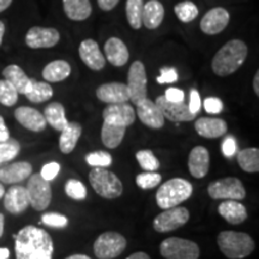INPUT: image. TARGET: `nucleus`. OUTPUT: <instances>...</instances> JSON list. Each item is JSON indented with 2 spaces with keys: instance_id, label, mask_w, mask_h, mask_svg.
Returning <instances> with one entry per match:
<instances>
[{
  "instance_id": "412c9836",
  "label": "nucleus",
  "mask_w": 259,
  "mask_h": 259,
  "mask_svg": "<svg viewBox=\"0 0 259 259\" xmlns=\"http://www.w3.org/2000/svg\"><path fill=\"white\" fill-rule=\"evenodd\" d=\"M29 197L27 189L21 185H14L6 191L4 194V208L10 213H18L24 212L28 209Z\"/></svg>"
},
{
  "instance_id": "bf43d9fd",
  "label": "nucleus",
  "mask_w": 259,
  "mask_h": 259,
  "mask_svg": "<svg viewBox=\"0 0 259 259\" xmlns=\"http://www.w3.org/2000/svg\"><path fill=\"white\" fill-rule=\"evenodd\" d=\"M4 223H5L4 215L0 213V238H2L3 234H4Z\"/></svg>"
},
{
  "instance_id": "9b49d317",
  "label": "nucleus",
  "mask_w": 259,
  "mask_h": 259,
  "mask_svg": "<svg viewBox=\"0 0 259 259\" xmlns=\"http://www.w3.org/2000/svg\"><path fill=\"white\" fill-rule=\"evenodd\" d=\"M190 220V211L183 206L164 210L154 220V229L158 233H168L186 225Z\"/></svg>"
},
{
  "instance_id": "b1692460",
  "label": "nucleus",
  "mask_w": 259,
  "mask_h": 259,
  "mask_svg": "<svg viewBox=\"0 0 259 259\" xmlns=\"http://www.w3.org/2000/svg\"><path fill=\"white\" fill-rule=\"evenodd\" d=\"M194 128L200 137L219 138L226 135L227 122L220 118H199L194 122Z\"/></svg>"
},
{
  "instance_id": "2f4dec72",
  "label": "nucleus",
  "mask_w": 259,
  "mask_h": 259,
  "mask_svg": "<svg viewBox=\"0 0 259 259\" xmlns=\"http://www.w3.org/2000/svg\"><path fill=\"white\" fill-rule=\"evenodd\" d=\"M126 132V127L119 125H113L103 121L101 128V139L105 147L115 149L121 144Z\"/></svg>"
},
{
  "instance_id": "a211bd4d",
  "label": "nucleus",
  "mask_w": 259,
  "mask_h": 259,
  "mask_svg": "<svg viewBox=\"0 0 259 259\" xmlns=\"http://www.w3.org/2000/svg\"><path fill=\"white\" fill-rule=\"evenodd\" d=\"M32 174V166L27 161H18L14 163L3 164L0 167V183L9 185H17Z\"/></svg>"
},
{
  "instance_id": "f03ea898",
  "label": "nucleus",
  "mask_w": 259,
  "mask_h": 259,
  "mask_svg": "<svg viewBox=\"0 0 259 259\" xmlns=\"http://www.w3.org/2000/svg\"><path fill=\"white\" fill-rule=\"evenodd\" d=\"M247 46L244 41L231 40L220 48L211 61L213 73L219 77H226L234 73L242 66L247 58Z\"/></svg>"
},
{
  "instance_id": "5701e85b",
  "label": "nucleus",
  "mask_w": 259,
  "mask_h": 259,
  "mask_svg": "<svg viewBox=\"0 0 259 259\" xmlns=\"http://www.w3.org/2000/svg\"><path fill=\"white\" fill-rule=\"evenodd\" d=\"M105 58L113 66L121 67L128 61L127 46L119 37H109L105 44Z\"/></svg>"
},
{
  "instance_id": "7c9ffc66",
  "label": "nucleus",
  "mask_w": 259,
  "mask_h": 259,
  "mask_svg": "<svg viewBox=\"0 0 259 259\" xmlns=\"http://www.w3.org/2000/svg\"><path fill=\"white\" fill-rule=\"evenodd\" d=\"M44 116L46 119L47 125H50L57 131H63L66 127L67 121L65 108L60 102H52L48 105L44 111Z\"/></svg>"
},
{
  "instance_id": "c756f323",
  "label": "nucleus",
  "mask_w": 259,
  "mask_h": 259,
  "mask_svg": "<svg viewBox=\"0 0 259 259\" xmlns=\"http://www.w3.org/2000/svg\"><path fill=\"white\" fill-rule=\"evenodd\" d=\"M82 136V126L78 122L72 121L67 124L59 137V149L63 154L72 153L76 148L78 139Z\"/></svg>"
},
{
  "instance_id": "6e6552de",
  "label": "nucleus",
  "mask_w": 259,
  "mask_h": 259,
  "mask_svg": "<svg viewBox=\"0 0 259 259\" xmlns=\"http://www.w3.org/2000/svg\"><path fill=\"white\" fill-rule=\"evenodd\" d=\"M29 204L37 211H44L50 206L52 189L50 181L42 179L40 174H31L27 184Z\"/></svg>"
},
{
  "instance_id": "603ef678",
  "label": "nucleus",
  "mask_w": 259,
  "mask_h": 259,
  "mask_svg": "<svg viewBox=\"0 0 259 259\" xmlns=\"http://www.w3.org/2000/svg\"><path fill=\"white\" fill-rule=\"evenodd\" d=\"M10 138L11 137H10V131H9L8 126H6V124H5L4 118L0 115V142H5Z\"/></svg>"
},
{
  "instance_id": "2eb2a0df",
  "label": "nucleus",
  "mask_w": 259,
  "mask_h": 259,
  "mask_svg": "<svg viewBox=\"0 0 259 259\" xmlns=\"http://www.w3.org/2000/svg\"><path fill=\"white\" fill-rule=\"evenodd\" d=\"M229 18L231 16L225 8H213L200 19V30L206 35H218L227 28Z\"/></svg>"
},
{
  "instance_id": "052dcab7",
  "label": "nucleus",
  "mask_w": 259,
  "mask_h": 259,
  "mask_svg": "<svg viewBox=\"0 0 259 259\" xmlns=\"http://www.w3.org/2000/svg\"><path fill=\"white\" fill-rule=\"evenodd\" d=\"M66 259H92V258L85 254H73V255H70V257H67Z\"/></svg>"
},
{
  "instance_id": "3c124183",
  "label": "nucleus",
  "mask_w": 259,
  "mask_h": 259,
  "mask_svg": "<svg viewBox=\"0 0 259 259\" xmlns=\"http://www.w3.org/2000/svg\"><path fill=\"white\" fill-rule=\"evenodd\" d=\"M119 2L120 0H97V5L103 11H111V10H113L118 5Z\"/></svg>"
},
{
  "instance_id": "5fc2aeb1",
  "label": "nucleus",
  "mask_w": 259,
  "mask_h": 259,
  "mask_svg": "<svg viewBox=\"0 0 259 259\" xmlns=\"http://www.w3.org/2000/svg\"><path fill=\"white\" fill-rule=\"evenodd\" d=\"M12 4V0H0V12H4Z\"/></svg>"
},
{
  "instance_id": "e2e57ef3",
  "label": "nucleus",
  "mask_w": 259,
  "mask_h": 259,
  "mask_svg": "<svg viewBox=\"0 0 259 259\" xmlns=\"http://www.w3.org/2000/svg\"><path fill=\"white\" fill-rule=\"evenodd\" d=\"M0 167H2V164H0Z\"/></svg>"
},
{
  "instance_id": "f704fd0d",
  "label": "nucleus",
  "mask_w": 259,
  "mask_h": 259,
  "mask_svg": "<svg viewBox=\"0 0 259 259\" xmlns=\"http://www.w3.org/2000/svg\"><path fill=\"white\" fill-rule=\"evenodd\" d=\"M143 0H126V18L130 27L138 30L142 27V12H143Z\"/></svg>"
},
{
  "instance_id": "bb28decb",
  "label": "nucleus",
  "mask_w": 259,
  "mask_h": 259,
  "mask_svg": "<svg viewBox=\"0 0 259 259\" xmlns=\"http://www.w3.org/2000/svg\"><path fill=\"white\" fill-rule=\"evenodd\" d=\"M219 213L231 225H240L247 219L245 205L236 200H226L219 205Z\"/></svg>"
},
{
  "instance_id": "de8ad7c7",
  "label": "nucleus",
  "mask_w": 259,
  "mask_h": 259,
  "mask_svg": "<svg viewBox=\"0 0 259 259\" xmlns=\"http://www.w3.org/2000/svg\"><path fill=\"white\" fill-rule=\"evenodd\" d=\"M238 151V144L233 136H228L225 138V141L222 142V153L226 157H232L234 156Z\"/></svg>"
},
{
  "instance_id": "49530a36",
  "label": "nucleus",
  "mask_w": 259,
  "mask_h": 259,
  "mask_svg": "<svg viewBox=\"0 0 259 259\" xmlns=\"http://www.w3.org/2000/svg\"><path fill=\"white\" fill-rule=\"evenodd\" d=\"M203 107L209 114H219L223 111V102L219 97H206L203 102Z\"/></svg>"
},
{
  "instance_id": "37998d69",
  "label": "nucleus",
  "mask_w": 259,
  "mask_h": 259,
  "mask_svg": "<svg viewBox=\"0 0 259 259\" xmlns=\"http://www.w3.org/2000/svg\"><path fill=\"white\" fill-rule=\"evenodd\" d=\"M41 222L48 227H53V228H65L69 223V220L66 216L60 215V213L48 212L42 215Z\"/></svg>"
},
{
  "instance_id": "cd10ccee",
  "label": "nucleus",
  "mask_w": 259,
  "mask_h": 259,
  "mask_svg": "<svg viewBox=\"0 0 259 259\" xmlns=\"http://www.w3.org/2000/svg\"><path fill=\"white\" fill-rule=\"evenodd\" d=\"M63 8L67 18L76 22L85 21L93 12L89 0H63Z\"/></svg>"
},
{
  "instance_id": "4be33fe9",
  "label": "nucleus",
  "mask_w": 259,
  "mask_h": 259,
  "mask_svg": "<svg viewBox=\"0 0 259 259\" xmlns=\"http://www.w3.org/2000/svg\"><path fill=\"white\" fill-rule=\"evenodd\" d=\"M210 164V155L208 149L204 147H194L189 156V169L191 176L196 179H202L208 174Z\"/></svg>"
},
{
  "instance_id": "72a5a7b5",
  "label": "nucleus",
  "mask_w": 259,
  "mask_h": 259,
  "mask_svg": "<svg viewBox=\"0 0 259 259\" xmlns=\"http://www.w3.org/2000/svg\"><path fill=\"white\" fill-rule=\"evenodd\" d=\"M238 163L242 170L247 173L259 171V150L257 148H247L238 153Z\"/></svg>"
},
{
  "instance_id": "13d9d810",
  "label": "nucleus",
  "mask_w": 259,
  "mask_h": 259,
  "mask_svg": "<svg viewBox=\"0 0 259 259\" xmlns=\"http://www.w3.org/2000/svg\"><path fill=\"white\" fill-rule=\"evenodd\" d=\"M4 35H5V24H4V22L0 21V46H2V44H3Z\"/></svg>"
},
{
  "instance_id": "0eeeda50",
  "label": "nucleus",
  "mask_w": 259,
  "mask_h": 259,
  "mask_svg": "<svg viewBox=\"0 0 259 259\" xmlns=\"http://www.w3.org/2000/svg\"><path fill=\"white\" fill-rule=\"evenodd\" d=\"M125 236L116 232H106L96 239L94 244V253L99 259H114L125 251Z\"/></svg>"
},
{
  "instance_id": "c85d7f7f",
  "label": "nucleus",
  "mask_w": 259,
  "mask_h": 259,
  "mask_svg": "<svg viewBox=\"0 0 259 259\" xmlns=\"http://www.w3.org/2000/svg\"><path fill=\"white\" fill-rule=\"evenodd\" d=\"M71 74V65L65 60H54L48 63L42 70V77L47 83L63 82Z\"/></svg>"
},
{
  "instance_id": "4c0bfd02",
  "label": "nucleus",
  "mask_w": 259,
  "mask_h": 259,
  "mask_svg": "<svg viewBox=\"0 0 259 259\" xmlns=\"http://www.w3.org/2000/svg\"><path fill=\"white\" fill-rule=\"evenodd\" d=\"M18 92L6 79H0V103L5 107L15 106L18 101Z\"/></svg>"
},
{
  "instance_id": "4d7b16f0",
  "label": "nucleus",
  "mask_w": 259,
  "mask_h": 259,
  "mask_svg": "<svg viewBox=\"0 0 259 259\" xmlns=\"http://www.w3.org/2000/svg\"><path fill=\"white\" fill-rule=\"evenodd\" d=\"M10 251L6 247H0V259H9Z\"/></svg>"
},
{
  "instance_id": "79ce46f5",
  "label": "nucleus",
  "mask_w": 259,
  "mask_h": 259,
  "mask_svg": "<svg viewBox=\"0 0 259 259\" xmlns=\"http://www.w3.org/2000/svg\"><path fill=\"white\" fill-rule=\"evenodd\" d=\"M162 178L160 174L155 173V171H149V173L138 174L137 178H136V184H137V186L141 187V189L150 190L158 186Z\"/></svg>"
},
{
  "instance_id": "09e8293b",
  "label": "nucleus",
  "mask_w": 259,
  "mask_h": 259,
  "mask_svg": "<svg viewBox=\"0 0 259 259\" xmlns=\"http://www.w3.org/2000/svg\"><path fill=\"white\" fill-rule=\"evenodd\" d=\"M163 96L166 97L167 101L176 102V103L184 102V100H185V93H184L181 89H178V88H168Z\"/></svg>"
},
{
  "instance_id": "aec40b11",
  "label": "nucleus",
  "mask_w": 259,
  "mask_h": 259,
  "mask_svg": "<svg viewBox=\"0 0 259 259\" xmlns=\"http://www.w3.org/2000/svg\"><path fill=\"white\" fill-rule=\"evenodd\" d=\"M136 115H138L139 120L150 128L158 130L163 127L164 125V116L160 108L156 103L149 99H145L138 103Z\"/></svg>"
},
{
  "instance_id": "f3484780",
  "label": "nucleus",
  "mask_w": 259,
  "mask_h": 259,
  "mask_svg": "<svg viewBox=\"0 0 259 259\" xmlns=\"http://www.w3.org/2000/svg\"><path fill=\"white\" fill-rule=\"evenodd\" d=\"M96 96L100 101L108 105L125 103L130 101V90L125 83H105L96 89Z\"/></svg>"
},
{
  "instance_id": "423d86ee",
  "label": "nucleus",
  "mask_w": 259,
  "mask_h": 259,
  "mask_svg": "<svg viewBox=\"0 0 259 259\" xmlns=\"http://www.w3.org/2000/svg\"><path fill=\"white\" fill-rule=\"evenodd\" d=\"M162 257L166 259H198L199 247L196 242L183 238H168L160 245Z\"/></svg>"
},
{
  "instance_id": "a878e982",
  "label": "nucleus",
  "mask_w": 259,
  "mask_h": 259,
  "mask_svg": "<svg viewBox=\"0 0 259 259\" xmlns=\"http://www.w3.org/2000/svg\"><path fill=\"white\" fill-rule=\"evenodd\" d=\"M164 18V8L158 0H149L143 6L142 12V24L145 28L154 30L162 24Z\"/></svg>"
},
{
  "instance_id": "a18cd8bd",
  "label": "nucleus",
  "mask_w": 259,
  "mask_h": 259,
  "mask_svg": "<svg viewBox=\"0 0 259 259\" xmlns=\"http://www.w3.org/2000/svg\"><path fill=\"white\" fill-rule=\"evenodd\" d=\"M60 171V164L58 162H48L42 167L40 176L46 181H52L57 178Z\"/></svg>"
},
{
  "instance_id": "ddd939ff",
  "label": "nucleus",
  "mask_w": 259,
  "mask_h": 259,
  "mask_svg": "<svg viewBox=\"0 0 259 259\" xmlns=\"http://www.w3.org/2000/svg\"><path fill=\"white\" fill-rule=\"evenodd\" d=\"M102 118L103 121L109 124L127 127L136 120V111L127 102L115 103V105H108L103 109Z\"/></svg>"
},
{
  "instance_id": "39448f33",
  "label": "nucleus",
  "mask_w": 259,
  "mask_h": 259,
  "mask_svg": "<svg viewBox=\"0 0 259 259\" xmlns=\"http://www.w3.org/2000/svg\"><path fill=\"white\" fill-rule=\"evenodd\" d=\"M89 181L95 192L107 199L118 198L124 190L120 179L106 168H93L89 173Z\"/></svg>"
},
{
  "instance_id": "1a4fd4ad",
  "label": "nucleus",
  "mask_w": 259,
  "mask_h": 259,
  "mask_svg": "<svg viewBox=\"0 0 259 259\" xmlns=\"http://www.w3.org/2000/svg\"><path fill=\"white\" fill-rule=\"evenodd\" d=\"M126 85L130 90V100L134 105L137 106L139 102L148 99V77L142 61L136 60L130 66Z\"/></svg>"
},
{
  "instance_id": "864d4df0",
  "label": "nucleus",
  "mask_w": 259,
  "mask_h": 259,
  "mask_svg": "<svg viewBox=\"0 0 259 259\" xmlns=\"http://www.w3.org/2000/svg\"><path fill=\"white\" fill-rule=\"evenodd\" d=\"M126 259H150V257L145 252H136V253L131 254Z\"/></svg>"
},
{
  "instance_id": "8fccbe9b",
  "label": "nucleus",
  "mask_w": 259,
  "mask_h": 259,
  "mask_svg": "<svg viewBox=\"0 0 259 259\" xmlns=\"http://www.w3.org/2000/svg\"><path fill=\"white\" fill-rule=\"evenodd\" d=\"M200 107H202V100H200L199 93L196 89H192L190 93V103H189V109L192 114H196L200 111Z\"/></svg>"
},
{
  "instance_id": "58836bf2",
  "label": "nucleus",
  "mask_w": 259,
  "mask_h": 259,
  "mask_svg": "<svg viewBox=\"0 0 259 259\" xmlns=\"http://www.w3.org/2000/svg\"><path fill=\"white\" fill-rule=\"evenodd\" d=\"M139 166L147 171H156L160 168V162L151 150H139L136 154Z\"/></svg>"
},
{
  "instance_id": "e433bc0d",
  "label": "nucleus",
  "mask_w": 259,
  "mask_h": 259,
  "mask_svg": "<svg viewBox=\"0 0 259 259\" xmlns=\"http://www.w3.org/2000/svg\"><path fill=\"white\" fill-rule=\"evenodd\" d=\"M21 151V144L17 139L10 138L5 142H0V164L8 163L15 160Z\"/></svg>"
},
{
  "instance_id": "a19ab883",
  "label": "nucleus",
  "mask_w": 259,
  "mask_h": 259,
  "mask_svg": "<svg viewBox=\"0 0 259 259\" xmlns=\"http://www.w3.org/2000/svg\"><path fill=\"white\" fill-rule=\"evenodd\" d=\"M65 192L70 198L74 200H83L87 198V189L79 180L70 179L65 185Z\"/></svg>"
},
{
  "instance_id": "c03bdc74",
  "label": "nucleus",
  "mask_w": 259,
  "mask_h": 259,
  "mask_svg": "<svg viewBox=\"0 0 259 259\" xmlns=\"http://www.w3.org/2000/svg\"><path fill=\"white\" fill-rule=\"evenodd\" d=\"M179 76H178L177 70L174 67H162L160 70V76L157 77L156 80L160 84H171L176 83Z\"/></svg>"
},
{
  "instance_id": "f257e3e1",
  "label": "nucleus",
  "mask_w": 259,
  "mask_h": 259,
  "mask_svg": "<svg viewBox=\"0 0 259 259\" xmlns=\"http://www.w3.org/2000/svg\"><path fill=\"white\" fill-rule=\"evenodd\" d=\"M54 244L46 231L25 226L15 235L16 259H52Z\"/></svg>"
},
{
  "instance_id": "c9c22d12",
  "label": "nucleus",
  "mask_w": 259,
  "mask_h": 259,
  "mask_svg": "<svg viewBox=\"0 0 259 259\" xmlns=\"http://www.w3.org/2000/svg\"><path fill=\"white\" fill-rule=\"evenodd\" d=\"M174 14H176L180 22L190 23V22L197 18V16L199 14V10L193 2L186 0V2H181L174 6Z\"/></svg>"
},
{
  "instance_id": "dca6fc26",
  "label": "nucleus",
  "mask_w": 259,
  "mask_h": 259,
  "mask_svg": "<svg viewBox=\"0 0 259 259\" xmlns=\"http://www.w3.org/2000/svg\"><path fill=\"white\" fill-rule=\"evenodd\" d=\"M79 58L93 71H101L106 66V58L101 53L99 44L92 38H87L80 42L78 47Z\"/></svg>"
},
{
  "instance_id": "473e14b6",
  "label": "nucleus",
  "mask_w": 259,
  "mask_h": 259,
  "mask_svg": "<svg viewBox=\"0 0 259 259\" xmlns=\"http://www.w3.org/2000/svg\"><path fill=\"white\" fill-rule=\"evenodd\" d=\"M53 96V88L47 82H38L31 78L30 90L25 94V97L32 103H42L52 99Z\"/></svg>"
},
{
  "instance_id": "f8f14e48",
  "label": "nucleus",
  "mask_w": 259,
  "mask_h": 259,
  "mask_svg": "<svg viewBox=\"0 0 259 259\" xmlns=\"http://www.w3.org/2000/svg\"><path fill=\"white\" fill-rule=\"evenodd\" d=\"M60 41L57 29L47 27H31L25 34V45L31 50L52 48Z\"/></svg>"
},
{
  "instance_id": "393cba45",
  "label": "nucleus",
  "mask_w": 259,
  "mask_h": 259,
  "mask_svg": "<svg viewBox=\"0 0 259 259\" xmlns=\"http://www.w3.org/2000/svg\"><path fill=\"white\" fill-rule=\"evenodd\" d=\"M3 77L15 87L19 95H25L31 87V78H29L28 74L21 66L16 64H10L3 70Z\"/></svg>"
},
{
  "instance_id": "ea45409f",
  "label": "nucleus",
  "mask_w": 259,
  "mask_h": 259,
  "mask_svg": "<svg viewBox=\"0 0 259 259\" xmlns=\"http://www.w3.org/2000/svg\"><path fill=\"white\" fill-rule=\"evenodd\" d=\"M85 161L89 166H92L94 168H107L112 164L113 158L112 155L107 153V151H95V153H90L87 155Z\"/></svg>"
},
{
  "instance_id": "9d476101",
  "label": "nucleus",
  "mask_w": 259,
  "mask_h": 259,
  "mask_svg": "<svg viewBox=\"0 0 259 259\" xmlns=\"http://www.w3.org/2000/svg\"><path fill=\"white\" fill-rule=\"evenodd\" d=\"M208 193L212 199L241 200L246 197V191L241 180L233 177L223 178L210 183Z\"/></svg>"
},
{
  "instance_id": "7ed1b4c3",
  "label": "nucleus",
  "mask_w": 259,
  "mask_h": 259,
  "mask_svg": "<svg viewBox=\"0 0 259 259\" xmlns=\"http://www.w3.org/2000/svg\"><path fill=\"white\" fill-rule=\"evenodd\" d=\"M193 192L190 181L181 178H174L163 183L156 192V203L161 209L167 210L185 202Z\"/></svg>"
},
{
  "instance_id": "20e7f679",
  "label": "nucleus",
  "mask_w": 259,
  "mask_h": 259,
  "mask_svg": "<svg viewBox=\"0 0 259 259\" xmlns=\"http://www.w3.org/2000/svg\"><path fill=\"white\" fill-rule=\"evenodd\" d=\"M220 250L227 258L241 259L248 257L254 251V240L250 235L241 232H221L218 236Z\"/></svg>"
},
{
  "instance_id": "6ab92c4d",
  "label": "nucleus",
  "mask_w": 259,
  "mask_h": 259,
  "mask_svg": "<svg viewBox=\"0 0 259 259\" xmlns=\"http://www.w3.org/2000/svg\"><path fill=\"white\" fill-rule=\"evenodd\" d=\"M15 118L24 128L32 132H42L47 127L44 114L32 107L22 106L15 111Z\"/></svg>"
},
{
  "instance_id": "6e6d98bb",
  "label": "nucleus",
  "mask_w": 259,
  "mask_h": 259,
  "mask_svg": "<svg viewBox=\"0 0 259 259\" xmlns=\"http://www.w3.org/2000/svg\"><path fill=\"white\" fill-rule=\"evenodd\" d=\"M253 90L254 93L259 95V72L257 71L255 72V76H254V79H253Z\"/></svg>"
},
{
  "instance_id": "4468645a",
  "label": "nucleus",
  "mask_w": 259,
  "mask_h": 259,
  "mask_svg": "<svg viewBox=\"0 0 259 259\" xmlns=\"http://www.w3.org/2000/svg\"><path fill=\"white\" fill-rule=\"evenodd\" d=\"M156 103L160 111L163 114L164 119L173 122H183V121H192L196 118V114H192L189 109V105L185 102H169L167 101L163 95L158 96L156 99Z\"/></svg>"
},
{
  "instance_id": "680f3d73",
  "label": "nucleus",
  "mask_w": 259,
  "mask_h": 259,
  "mask_svg": "<svg viewBox=\"0 0 259 259\" xmlns=\"http://www.w3.org/2000/svg\"><path fill=\"white\" fill-rule=\"evenodd\" d=\"M4 194H5V189H4V186H3V184L0 183V199L4 197Z\"/></svg>"
}]
</instances>
